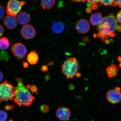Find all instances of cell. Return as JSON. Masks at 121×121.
I'll use <instances>...</instances> for the list:
<instances>
[{
  "instance_id": "cell-34",
  "label": "cell",
  "mask_w": 121,
  "mask_h": 121,
  "mask_svg": "<svg viewBox=\"0 0 121 121\" xmlns=\"http://www.w3.org/2000/svg\"><path fill=\"white\" fill-rule=\"evenodd\" d=\"M69 90H73L75 88L74 86L72 84H69Z\"/></svg>"
},
{
  "instance_id": "cell-5",
  "label": "cell",
  "mask_w": 121,
  "mask_h": 121,
  "mask_svg": "<svg viewBox=\"0 0 121 121\" xmlns=\"http://www.w3.org/2000/svg\"><path fill=\"white\" fill-rule=\"evenodd\" d=\"M26 3L24 1L10 0L8 2L7 7V14L16 17L20 13L22 7Z\"/></svg>"
},
{
  "instance_id": "cell-44",
  "label": "cell",
  "mask_w": 121,
  "mask_h": 121,
  "mask_svg": "<svg viewBox=\"0 0 121 121\" xmlns=\"http://www.w3.org/2000/svg\"></svg>"
},
{
  "instance_id": "cell-18",
  "label": "cell",
  "mask_w": 121,
  "mask_h": 121,
  "mask_svg": "<svg viewBox=\"0 0 121 121\" xmlns=\"http://www.w3.org/2000/svg\"><path fill=\"white\" fill-rule=\"evenodd\" d=\"M10 45L9 42L6 37L0 38V49L3 51L6 50L8 49Z\"/></svg>"
},
{
  "instance_id": "cell-19",
  "label": "cell",
  "mask_w": 121,
  "mask_h": 121,
  "mask_svg": "<svg viewBox=\"0 0 121 121\" xmlns=\"http://www.w3.org/2000/svg\"><path fill=\"white\" fill-rule=\"evenodd\" d=\"M10 58L8 53L6 52L2 51L0 53V60L7 61Z\"/></svg>"
},
{
  "instance_id": "cell-33",
  "label": "cell",
  "mask_w": 121,
  "mask_h": 121,
  "mask_svg": "<svg viewBox=\"0 0 121 121\" xmlns=\"http://www.w3.org/2000/svg\"><path fill=\"white\" fill-rule=\"evenodd\" d=\"M4 76L2 72L0 71V82L3 79Z\"/></svg>"
},
{
  "instance_id": "cell-17",
  "label": "cell",
  "mask_w": 121,
  "mask_h": 121,
  "mask_svg": "<svg viewBox=\"0 0 121 121\" xmlns=\"http://www.w3.org/2000/svg\"><path fill=\"white\" fill-rule=\"evenodd\" d=\"M55 0H41L40 5L43 10H50L55 5Z\"/></svg>"
},
{
  "instance_id": "cell-9",
  "label": "cell",
  "mask_w": 121,
  "mask_h": 121,
  "mask_svg": "<svg viewBox=\"0 0 121 121\" xmlns=\"http://www.w3.org/2000/svg\"><path fill=\"white\" fill-rule=\"evenodd\" d=\"M75 27L77 32L81 34H86L90 29V23L85 19H81L77 21Z\"/></svg>"
},
{
  "instance_id": "cell-8",
  "label": "cell",
  "mask_w": 121,
  "mask_h": 121,
  "mask_svg": "<svg viewBox=\"0 0 121 121\" xmlns=\"http://www.w3.org/2000/svg\"><path fill=\"white\" fill-rule=\"evenodd\" d=\"M21 35L26 40L34 38L35 36L36 31L34 27L30 24L24 26L21 30Z\"/></svg>"
},
{
  "instance_id": "cell-40",
  "label": "cell",
  "mask_w": 121,
  "mask_h": 121,
  "mask_svg": "<svg viewBox=\"0 0 121 121\" xmlns=\"http://www.w3.org/2000/svg\"><path fill=\"white\" fill-rule=\"evenodd\" d=\"M49 76L47 75L46 77H45V81H49Z\"/></svg>"
},
{
  "instance_id": "cell-14",
  "label": "cell",
  "mask_w": 121,
  "mask_h": 121,
  "mask_svg": "<svg viewBox=\"0 0 121 121\" xmlns=\"http://www.w3.org/2000/svg\"><path fill=\"white\" fill-rule=\"evenodd\" d=\"M65 27V25L63 23L58 21L53 22L51 26L52 31L57 34H60L62 33Z\"/></svg>"
},
{
  "instance_id": "cell-2",
  "label": "cell",
  "mask_w": 121,
  "mask_h": 121,
  "mask_svg": "<svg viewBox=\"0 0 121 121\" xmlns=\"http://www.w3.org/2000/svg\"><path fill=\"white\" fill-rule=\"evenodd\" d=\"M16 79L17 85L13 99L15 103L20 107L22 106H30L34 102L35 98L27 88L22 78H18Z\"/></svg>"
},
{
  "instance_id": "cell-25",
  "label": "cell",
  "mask_w": 121,
  "mask_h": 121,
  "mask_svg": "<svg viewBox=\"0 0 121 121\" xmlns=\"http://www.w3.org/2000/svg\"><path fill=\"white\" fill-rule=\"evenodd\" d=\"M116 19L119 23H121V10H119L116 16Z\"/></svg>"
},
{
  "instance_id": "cell-41",
  "label": "cell",
  "mask_w": 121,
  "mask_h": 121,
  "mask_svg": "<svg viewBox=\"0 0 121 121\" xmlns=\"http://www.w3.org/2000/svg\"><path fill=\"white\" fill-rule=\"evenodd\" d=\"M117 59L118 61L121 63V56H119L117 57Z\"/></svg>"
},
{
  "instance_id": "cell-42",
  "label": "cell",
  "mask_w": 121,
  "mask_h": 121,
  "mask_svg": "<svg viewBox=\"0 0 121 121\" xmlns=\"http://www.w3.org/2000/svg\"><path fill=\"white\" fill-rule=\"evenodd\" d=\"M54 64V63L53 62H51L50 63H48V65H47L48 66H52V65Z\"/></svg>"
},
{
  "instance_id": "cell-23",
  "label": "cell",
  "mask_w": 121,
  "mask_h": 121,
  "mask_svg": "<svg viewBox=\"0 0 121 121\" xmlns=\"http://www.w3.org/2000/svg\"><path fill=\"white\" fill-rule=\"evenodd\" d=\"M40 110L42 112L46 113L49 111V106L45 104H43L41 106Z\"/></svg>"
},
{
  "instance_id": "cell-31",
  "label": "cell",
  "mask_w": 121,
  "mask_h": 121,
  "mask_svg": "<svg viewBox=\"0 0 121 121\" xmlns=\"http://www.w3.org/2000/svg\"><path fill=\"white\" fill-rule=\"evenodd\" d=\"M91 5V6L92 9L94 10H96L97 9L98 7V5L96 3H93L90 4Z\"/></svg>"
},
{
  "instance_id": "cell-32",
  "label": "cell",
  "mask_w": 121,
  "mask_h": 121,
  "mask_svg": "<svg viewBox=\"0 0 121 121\" xmlns=\"http://www.w3.org/2000/svg\"><path fill=\"white\" fill-rule=\"evenodd\" d=\"M23 66L25 69H26L28 67L29 65L28 63L24 61L23 63Z\"/></svg>"
},
{
  "instance_id": "cell-6",
  "label": "cell",
  "mask_w": 121,
  "mask_h": 121,
  "mask_svg": "<svg viewBox=\"0 0 121 121\" xmlns=\"http://www.w3.org/2000/svg\"><path fill=\"white\" fill-rule=\"evenodd\" d=\"M11 51L14 56L19 59H22L26 55L27 49L25 45L21 43L14 44L12 47Z\"/></svg>"
},
{
  "instance_id": "cell-29",
  "label": "cell",
  "mask_w": 121,
  "mask_h": 121,
  "mask_svg": "<svg viewBox=\"0 0 121 121\" xmlns=\"http://www.w3.org/2000/svg\"><path fill=\"white\" fill-rule=\"evenodd\" d=\"M4 32V27L0 24V38L2 37Z\"/></svg>"
},
{
  "instance_id": "cell-10",
  "label": "cell",
  "mask_w": 121,
  "mask_h": 121,
  "mask_svg": "<svg viewBox=\"0 0 121 121\" xmlns=\"http://www.w3.org/2000/svg\"><path fill=\"white\" fill-rule=\"evenodd\" d=\"M71 115L70 110L67 107L64 106L58 108L56 112V115L57 119L61 121L69 120Z\"/></svg>"
},
{
  "instance_id": "cell-16",
  "label": "cell",
  "mask_w": 121,
  "mask_h": 121,
  "mask_svg": "<svg viewBox=\"0 0 121 121\" xmlns=\"http://www.w3.org/2000/svg\"><path fill=\"white\" fill-rule=\"evenodd\" d=\"M106 71L109 78H114L118 74V69L116 65L113 64L107 68Z\"/></svg>"
},
{
  "instance_id": "cell-28",
  "label": "cell",
  "mask_w": 121,
  "mask_h": 121,
  "mask_svg": "<svg viewBox=\"0 0 121 121\" xmlns=\"http://www.w3.org/2000/svg\"><path fill=\"white\" fill-rule=\"evenodd\" d=\"M42 72H47L48 70V68L47 65H44L42 66L40 69Z\"/></svg>"
},
{
  "instance_id": "cell-35",
  "label": "cell",
  "mask_w": 121,
  "mask_h": 121,
  "mask_svg": "<svg viewBox=\"0 0 121 121\" xmlns=\"http://www.w3.org/2000/svg\"><path fill=\"white\" fill-rule=\"evenodd\" d=\"M86 11L88 13H91L92 11V9L90 7L86 9Z\"/></svg>"
},
{
  "instance_id": "cell-38",
  "label": "cell",
  "mask_w": 121,
  "mask_h": 121,
  "mask_svg": "<svg viewBox=\"0 0 121 121\" xmlns=\"http://www.w3.org/2000/svg\"><path fill=\"white\" fill-rule=\"evenodd\" d=\"M104 42H105V43L106 44V45L109 44L110 43V41L108 39L106 40Z\"/></svg>"
},
{
  "instance_id": "cell-4",
  "label": "cell",
  "mask_w": 121,
  "mask_h": 121,
  "mask_svg": "<svg viewBox=\"0 0 121 121\" xmlns=\"http://www.w3.org/2000/svg\"><path fill=\"white\" fill-rule=\"evenodd\" d=\"M16 87L7 80L0 83V103L13 100L15 97Z\"/></svg>"
},
{
  "instance_id": "cell-7",
  "label": "cell",
  "mask_w": 121,
  "mask_h": 121,
  "mask_svg": "<svg viewBox=\"0 0 121 121\" xmlns=\"http://www.w3.org/2000/svg\"><path fill=\"white\" fill-rule=\"evenodd\" d=\"M121 90L120 87H116L114 89L110 90L107 92L106 98L110 103L116 104L121 101Z\"/></svg>"
},
{
  "instance_id": "cell-13",
  "label": "cell",
  "mask_w": 121,
  "mask_h": 121,
  "mask_svg": "<svg viewBox=\"0 0 121 121\" xmlns=\"http://www.w3.org/2000/svg\"><path fill=\"white\" fill-rule=\"evenodd\" d=\"M39 54L35 51H31L27 56V60L30 64L32 65L37 64L39 60Z\"/></svg>"
},
{
  "instance_id": "cell-27",
  "label": "cell",
  "mask_w": 121,
  "mask_h": 121,
  "mask_svg": "<svg viewBox=\"0 0 121 121\" xmlns=\"http://www.w3.org/2000/svg\"><path fill=\"white\" fill-rule=\"evenodd\" d=\"M14 106L13 105H7L4 107V108L5 109L8 110V111H10L13 109L14 108Z\"/></svg>"
},
{
  "instance_id": "cell-39",
  "label": "cell",
  "mask_w": 121,
  "mask_h": 121,
  "mask_svg": "<svg viewBox=\"0 0 121 121\" xmlns=\"http://www.w3.org/2000/svg\"><path fill=\"white\" fill-rule=\"evenodd\" d=\"M117 30L119 32H121V25H119L118 27Z\"/></svg>"
},
{
  "instance_id": "cell-1",
  "label": "cell",
  "mask_w": 121,
  "mask_h": 121,
  "mask_svg": "<svg viewBox=\"0 0 121 121\" xmlns=\"http://www.w3.org/2000/svg\"><path fill=\"white\" fill-rule=\"evenodd\" d=\"M119 25L117 21L112 13L105 17L97 28L98 37L104 42L108 39V36L114 37L116 35L114 32L117 30Z\"/></svg>"
},
{
  "instance_id": "cell-43",
  "label": "cell",
  "mask_w": 121,
  "mask_h": 121,
  "mask_svg": "<svg viewBox=\"0 0 121 121\" xmlns=\"http://www.w3.org/2000/svg\"><path fill=\"white\" fill-rule=\"evenodd\" d=\"M119 67L121 68V63H120V64L119 65Z\"/></svg>"
},
{
  "instance_id": "cell-3",
  "label": "cell",
  "mask_w": 121,
  "mask_h": 121,
  "mask_svg": "<svg viewBox=\"0 0 121 121\" xmlns=\"http://www.w3.org/2000/svg\"><path fill=\"white\" fill-rule=\"evenodd\" d=\"M60 66L62 73L68 80L73 78L80 70L79 62L75 57H66V60Z\"/></svg>"
},
{
  "instance_id": "cell-11",
  "label": "cell",
  "mask_w": 121,
  "mask_h": 121,
  "mask_svg": "<svg viewBox=\"0 0 121 121\" xmlns=\"http://www.w3.org/2000/svg\"><path fill=\"white\" fill-rule=\"evenodd\" d=\"M3 22L4 26L9 30L14 29L17 25V19L15 16H7L4 18Z\"/></svg>"
},
{
  "instance_id": "cell-30",
  "label": "cell",
  "mask_w": 121,
  "mask_h": 121,
  "mask_svg": "<svg viewBox=\"0 0 121 121\" xmlns=\"http://www.w3.org/2000/svg\"><path fill=\"white\" fill-rule=\"evenodd\" d=\"M87 2L88 3L90 4H93V3H99L100 2V0H87Z\"/></svg>"
},
{
  "instance_id": "cell-26",
  "label": "cell",
  "mask_w": 121,
  "mask_h": 121,
  "mask_svg": "<svg viewBox=\"0 0 121 121\" xmlns=\"http://www.w3.org/2000/svg\"><path fill=\"white\" fill-rule=\"evenodd\" d=\"M113 5L115 7H118L121 8V0H115Z\"/></svg>"
},
{
  "instance_id": "cell-45",
  "label": "cell",
  "mask_w": 121,
  "mask_h": 121,
  "mask_svg": "<svg viewBox=\"0 0 121 121\" xmlns=\"http://www.w3.org/2000/svg\"></svg>"
},
{
  "instance_id": "cell-15",
  "label": "cell",
  "mask_w": 121,
  "mask_h": 121,
  "mask_svg": "<svg viewBox=\"0 0 121 121\" xmlns=\"http://www.w3.org/2000/svg\"><path fill=\"white\" fill-rule=\"evenodd\" d=\"M90 19L91 24L94 26L99 25L103 18L101 13H97L91 15Z\"/></svg>"
},
{
  "instance_id": "cell-22",
  "label": "cell",
  "mask_w": 121,
  "mask_h": 121,
  "mask_svg": "<svg viewBox=\"0 0 121 121\" xmlns=\"http://www.w3.org/2000/svg\"><path fill=\"white\" fill-rule=\"evenodd\" d=\"M8 115L6 112L3 110H0V121H5L7 119Z\"/></svg>"
},
{
  "instance_id": "cell-37",
  "label": "cell",
  "mask_w": 121,
  "mask_h": 121,
  "mask_svg": "<svg viewBox=\"0 0 121 121\" xmlns=\"http://www.w3.org/2000/svg\"><path fill=\"white\" fill-rule=\"evenodd\" d=\"M72 1H73L75 2H85L86 1V0H72Z\"/></svg>"
},
{
  "instance_id": "cell-36",
  "label": "cell",
  "mask_w": 121,
  "mask_h": 121,
  "mask_svg": "<svg viewBox=\"0 0 121 121\" xmlns=\"http://www.w3.org/2000/svg\"><path fill=\"white\" fill-rule=\"evenodd\" d=\"M75 76L78 78H81V73H80L79 72L77 73L76 74Z\"/></svg>"
},
{
  "instance_id": "cell-20",
  "label": "cell",
  "mask_w": 121,
  "mask_h": 121,
  "mask_svg": "<svg viewBox=\"0 0 121 121\" xmlns=\"http://www.w3.org/2000/svg\"><path fill=\"white\" fill-rule=\"evenodd\" d=\"M115 0H100V2L99 3V5L100 6L101 4H102L105 6H111L113 7Z\"/></svg>"
},
{
  "instance_id": "cell-21",
  "label": "cell",
  "mask_w": 121,
  "mask_h": 121,
  "mask_svg": "<svg viewBox=\"0 0 121 121\" xmlns=\"http://www.w3.org/2000/svg\"><path fill=\"white\" fill-rule=\"evenodd\" d=\"M6 9L5 7L2 4H0V20L2 19L5 16Z\"/></svg>"
},
{
  "instance_id": "cell-24",
  "label": "cell",
  "mask_w": 121,
  "mask_h": 121,
  "mask_svg": "<svg viewBox=\"0 0 121 121\" xmlns=\"http://www.w3.org/2000/svg\"><path fill=\"white\" fill-rule=\"evenodd\" d=\"M30 89L31 91L33 93H36L38 91V88L35 85H31Z\"/></svg>"
},
{
  "instance_id": "cell-12",
  "label": "cell",
  "mask_w": 121,
  "mask_h": 121,
  "mask_svg": "<svg viewBox=\"0 0 121 121\" xmlns=\"http://www.w3.org/2000/svg\"><path fill=\"white\" fill-rule=\"evenodd\" d=\"M17 20L20 25L24 26L26 25L31 21L30 14L25 11L21 12L17 16Z\"/></svg>"
}]
</instances>
